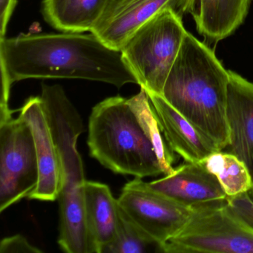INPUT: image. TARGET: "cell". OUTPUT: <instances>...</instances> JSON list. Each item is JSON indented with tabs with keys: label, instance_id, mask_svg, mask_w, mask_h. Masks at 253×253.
<instances>
[{
	"label": "cell",
	"instance_id": "cell-5",
	"mask_svg": "<svg viewBox=\"0 0 253 253\" xmlns=\"http://www.w3.org/2000/svg\"><path fill=\"white\" fill-rule=\"evenodd\" d=\"M188 32L182 16L167 8L139 28L121 49L140 88L161 95Z\"/></svg>",
	"mask_w": 253,
	"mask_h": 253
},
{
	"label": "cell",
	"instance_id": "cell-18",
	"mask_svg": "<svg viewBox=\"0 0 253 253\" xmlns=\"http://www.w3.org/2000/svg\"><path fill=\"white\" fill-rule=\"evenodd\" d=\"M201 162L216 176L227 196L248 192L253 186L248 167L231 152L217 151Z\"/></svg>",
	"mask_w": 253,
	"mask_h": 253
},
{
	"label": "cell",
	"instance_id": "cell-9",
	"mask_svg": "<svg viewBox=\"0 0 253 253\" xmlns=\"http://www.w3.org/2000/svg\"><path fill=\"white\" fill-rule=\"evenodd\" d=\"M180 0H107L91 33L112 49L121 51L131 35L162 10L177 11Z\"/></svg>",
	"mask_w": 253,
	"mask_h": 253
},
{
	"label": "cell",
	"instance_id": "cell-11",
	"mask_svg": "<svg viewBox=\"0 0 253 253\" xmlns=\"http://www.w3.org/2000/svg\"><path fill=\"white\" fill-rule=\"evenodd\" d=\"M147 185L152 190L190 208L224 202L227 197L216 176L201 162H184L171 174L147 182Z\"/></svg>",
	"mask_w": 253,
	"mask_h": 253
},
{
	"label": "cell",
	"instance_id": "cell-19",
	"mask_svg": "<svg viewBox=\"0 0 253 253\" xmlns=\"http://www.w3.org/2000/svg\"><path fill=\"white\" fill-rule=\"evenodd\" d=\"M152 248L161 252L160 246L137 227L119 207L116 235L102 253H143Z\"/></svg>",
	"mask_w": 253,
	"mask_h": 253
},
{
	"label": "cell",
	"instance_id": "cell-2",
	"mask_svg": "<svg viewBox=\"0 0 253 253\" xmlns=\"http://www.w3.org/2000/svg\"><path fill=\"white\" fill-rule=\"evenodd\" d=\"M229 71L209 45L188 32L164 84L162 96L219 151L228 147Z\"/></svg>",
	"mask_w": 253,
	"mask_h": 253
},
{
	"label": "cell",
	"instance_id": "cell-10",
	"mask_svg": "<svg viewBox=\"0 0 253 253\" xmlns=\"http://www.w3.org/2000/svg\"><path fill=\"white\" fill-rule=\"evenodd\" d=\"M20 116L32 128L39 167V181L28 198L41 201L58 199L62 186L61 168L57 147L41 97H31L20 109Z\"/></svg>",
	"mask_w": 253,
	"mask_h": 253
},
{
	"label": "cell",
	"instance_id": "cell-1",
	"mask_svg": "<svg viewBox=\"0 0 253 253\" xmlns=\"http://www.w3.org/2000/svg\"><path fill=\"white\" fill-rule=\"evenodd\" d=\"M0 108H9L10 90L26 79H81L121 88L137 84L123 59L94 34L20 35L0 40Z\"/></svg>",
	"mask_w": 253,
	"mask_h": 253
},
{
	"label": "cell",
	"instance_id": "cell-15",
	"mask_svg": "<svg viewBox=\"0 0 253 253\" xmlns=\"http://www.w3.org/2000/svg\"><path fill=\"white\" fill-rule=\"evenodd\" d=\"M85 220L97 253H102L116 235L119 222L118 199L109 186L85 180L84 184Z\"/></svg>",
	"mask_w": 253,
	"mask_h": 253
},
{
	"label": "cell",
	"instance_id": "cell-16",
	"mask_svg": "<svg viewBox=\"0 0 253 253\" xmlns=\"http://www.w3.org/2000/svg\"><path fill=\"white\" fill-rule=\"evenodd\" d=\"M107 0H43L42 15L47 23L62 32H91Z\"/></svg>",
	"mask_w": 253,
	"mask_h": 253
},
{
	"label": "cell",
	"instance_id": "cell-22",
	"mask_svg": "<svg viewBox=\"0 0 253 253\" xmlns=\"http://www.w3.org/2000/svg\"><path fill=\"white\" fill-rule=\"evenodd\" d=\"M17 4V0H0V40L6 38L7 26Z\"/></svg>",
	"mask_w": 253,
	"mask_h": 253
},
{
	"label": "cell",
	"instance_id": "cell-13",
	"mask_svg": "<svg viewBox=\"0 0 253 253\" xmlns=\"http://www.w3.org/2000/svg\"><path fill=\"white\" fill-rule=\"evenodd\" d=\"M226 119L229 152L248 167L253 180V84L229 70Z\"/></svg>",
	"mask_w": 253,
	"mask_h": 253
},
{
	"label": "cell",
	"instance_id": "cell-17",
	"mask_svg": "<svg viewBox=\"0 0 253 253\" xmlns=\"http://www.w3.org/2000/svg\"><path fill=\"white\" fill-rule=\"evenodd\" d=\"M128 102L143 132L155 149L163 173L165 175L171 174L174 171L172 164L175 162L176 157L166 140L159 120L146 90L140 88V92L128 98Z\"/></svg>",
	"mask_w": 253,
	"mask_h": 253
},
{
	"label": "cell",
	"instance_id": "cell-4",
	"mask_svg": "<svg viewBox=\"0 0 253 253\" xmlns=\"http://www.w3.org/2000/svg\"><path fill=\"white\" fill-rule=\"evenodd\" d=\"M88 146L92 158L117 174L142 179L164 174L128 99L121 96L105 99L93 108Z\"/></svg>",
	"mask_w": 253,
	"mask_h": 253
},
{
	"label": "cell",
	"instance_id": "cell-12",
	"mask_svg": "<svg viewBox=\"0 0 253 253\" xmlns=\"http://www.w3.org/2000/svg\"><path fill=\"white\" fill-rule=\"evenodd\" d=\"M253 0H180L177 12L190 14L204 43L216 45L244 23Z\"/></svg>",
	"mask_w": 253,
	"mask_h": 253
},
{
	"label": "cell",
	"instance_id": "cell-20",
	"mask_svg": "<svg viewBox=\"0 0 253 253\" xmlns=\"http://www.w3.org/2000/svg\"><path fill=\"white\" fill-rule=\"evenodd\" d=\"M226 204L241 221L253 230V186L248 192L226 197Z\"/></svg>",
	"mask_w": 253,
	"mask_h": 253
},
{
	"label": "cell",
	"instance_id": "cell-8",
	"mask_svg": "<svg viewBox=\"0 0 253 253\" xmlns=\"http://www.w3.org/2000/svg\"><path fill=\"white\" fill-rule=\"evenodd\" d=\"M118 202L134 224L160 246V250L186 226L193 211V208L152 190L140 177L124 186Z\"/></svg>",
	"mask_w": 253,
	"mask_h": 253
},
{
	"label": "cell",
	"instance_id": "cell-7",
	"mask_svg": "<svg viewBox=\"0 0 253 253\" xmlns=\"http://www.w3.org/2000/svg\"><path fill=\"white\" fill-rule=\"evenodd\" d=\"M39 167L29 123L13 112H0V212L35 190Z\"/></svg>",
	"mask_w": 253,
	"mask_h": 253
},
{
	"label": "cell",
	"instance_id": "cell-3",
	"mask_svg": "<svg viewBox=\"0 0 253 253\" xmlns=\"http://www.w3.org/2000/svg\"><path fill=\"white\" fill-rule=\"evenodd\" d=\"M41 99L61 168L59 246L66 253H96L85 220L84 162L77 149L84 122L60 85L42 84Z\"/></svg>",
	"mask_w": 253,
	"mask_h": 253
},
{
	"label": "cell",
	"instance_id": "cell-21",
	"mask_svg": "<svg viewBox=\"0 0 253 253\" xmlns=\"http://www.w3.org/2000/svg\"><path fill=\"white\" fill-rule=\"evenodd\" d=\"M1 253H41L42 250L31 244L24 236L16 235L3 238L0 244Z\"/></svg>",
	"mask_w": 253,
	"mask_h": 253
},
{
	"label": "cell",
	"instance_id": "cell-14",
	"mask_svg": "<svg viewBox=\"0 0 253 253\" xmlns=\"http://www.w3.org/2000/svg\"><path fill=\"white\" fill-rule=\"evenodd\" d=\"M147 94L169 146L184 162L199 163L219 151L211 140L198 131L162 96L152 92Z\"/></svg>",
	"mask_w": 253,
	"mask_h": 253
},
{
	"label": "cell",
	"instance_id": "cell-6",
	"mask_svg": "<svg viewBox=\"0 0 253 253\" xmlns=\"http://www.w3.org/2000/svg\"><path fill=\"white\" fill-rule=\"evenodd\" d=\"M164 253H253V230L226 201L194 207L186 226L161 247Z\"/></svg>",
	"mask_w": 253,
	"mask_h": 253
}]
</instances>
